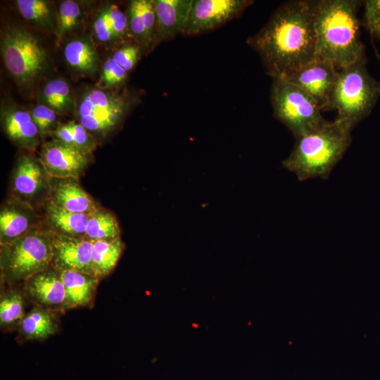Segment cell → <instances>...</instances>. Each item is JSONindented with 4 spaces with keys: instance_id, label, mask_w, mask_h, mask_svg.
Segmentation results:
<instances>
[{
    "instance_id": "6da1fadb",
    "label": "cell",
    "mask_w": 380,
    "mask_h": 380,
    "mask_svg": "<svg viewBox=\"0 0 380 380\" xmlns=\"http://www.w3.org/2000/svg\"><path fill=\"white\" fill-rule=\"evenodd\" d=\"M247 44L272 78L284 77L312 61L317 58L312 1L284 3Z\"/></svg>"
},
{
    "instance_id": "7a4b0ae2",
    "label": "cell",
    "mask_w": 380,
    "mask_h": 380,
    "mask_svg": "<svg viewBox=\"0 0 380 380\" xmlns=\"http://www.w3.org/2000/svg\"><path fill=\"white\" fill-rule=\"evenodd\" d=\"M356 0L312 1L317 57L338 70L365 59Z\"/></svg>"
},
{
    "instance_id": "3957f363",
    "label": "cell",
    "mask_w": 380,
    "mask_h": 380,
    "mask_svg": "<svg viewBox=\"0 0 380 380\" xmlns=\"http://www.w3.org/2000/svg\"><path fill=\"white\" fill-rule=\"evenodd\" d=\"M351 141L350 129L336 120H325L296 139L293 150L282 165L300 182L317 177L327 179Z\"/></svg>"
},
{
    "instance_id": "277c9868",
    "label": "cell",
    "mask_w": 380,
    "mask_h": 380,
    "mask_svg": "<svg viewBox=\"0 0 380 380\" xmlns=\"http://www.w3.org/2000/svg\"><path fill=\"white\" fill-rule=\"evenodd\" d=\"M380 98V82L366 67V58L339 69L329 109H336L339 121L351 131L372 111Z\"/></svg>"
},
{
    "instance_id": "5b68a950",
    "label": "cell",
    "mask_w": 380,
    "mask_h": 380,
    "mask_svg": "<svg viewBox=\"0 0 380 380\" xmlns=\"http://www.w3.org/2000/svg\"><path fill=\"white\" fill-rule=\"evenodd\" d=\"M51 232L34 228L25 235L1 246V275L4 281L27 280L52 263Z\"/></svg>"
},
{
    "instance_id": "8992f818",
    "label": "cell",
    "mask_w": 380,
    "mask_h": 380,
    "mask_svg": "<svg viewBox=\"0 0 380 380\" xmlns=\"http://www.w3.org/2000/svg\"><path fill=\"white\" fill-rule=\"evenodd\" d=\"M270 99L274 116L289 128L296 139L325 121L317 103L283 78H273Z\"/></svg>"
},
{
    "instance_id": "52a82bcc",
    "label": "cell",
    "mask_w": 380,
    "mask_h": 380,
    "mask_svg": "<svg viewBox=\"0 0 380 380\" xmlns=\"http://www.w3.org/2000/svg\"><path fill=\"white\" fill-rule=\"evenodd\" d=\"M1 47L8 71L20 86H32L44 72L46 53L37 38L27 30L18 27L7 30Z\"/></svg>"
},
{
    "instance_id": "ba28073f",
    "label": "cell",
    "mask_w": 380,
    "mask_h": 380,
    "mask_svg": "<svg viewBox=\"0 0 380 380\" xmlns=\"http://www.w3.org/2000/svg\"><path fill=\"white\" fill-rule=\"evenodd\" d=\"M129 106L127 96L94 89L81 97L77 116L89 132L104 136L120 125Z\"/></svg>"
},
{
    "instance_id": "9c48e42d",
    "label": "cell",
    "mask_w": 380,
    "mask_h": 380,
    "mask_svg": "<svg viewBox=\"0 0 380 380\" xmlns=\"http://www.w3.org/2000/svg\"><path fill=\"white\" fill-rule=\"evenodd\" d=\"M252 4L251 0H192L182 34L194 36L215 30L240 16Z\"/></svg>"
},
{
    "instance_id": "30bf717a",
    "label": "cell",
    "mask_w": 380,
    "mask_h": 380,
    "mask_svg": "<svg viewBox=\"0 0 380 380\" xmlns=\"http://www.w3.org/2000/svg\"><path fill=\"white\" fill-rule=\"evenodd\" d=\"M13 197L36 208L49 198L51 177L37 158L23 154L18 157L11 176Z\"/></svg>"
},
{
    "instance_id": "8fae6325",
    "label": "cell",
    "mask_w": 380,
    "mask_h": 380,
    "mask_svg": "<svg viewBox=\"0 0 380 380\" xmlns=\"http://www.w3.org/2000/svg\"><path fill=\"white\" fill-rule=\"evenodd\" d=\"M338 70L318 57L283 78L309 94L322 110H329Z\"/></svg>"
},
{
    "instance_id": "7c38bea8",
    "label": "cell",
    "mask_w": 380,
    "mask_h": 380,
    "mask_svg": "<svg viewBox=\"0 0 380 380\" xmlns=\"http://www.w3.org/2000/svg\"><path fill=\"white\" fill-rule=\"evenodd\" d=\"M90 156L54 138L42 146L39 158L51 177L78 179L88 166Z\"/></svg>"
},
{
    "instance_id": "4fadbf2b",
    "label": "cell",
    "mask_w": 380,
    "mask_h": 380,
    "mask_svg": "<svg viewBox=\"0 0 380 380\" xmlns=\"http://www.w3.org/2000/svg\"><path fill=\"white\" fill-rule=\"evenodd\" d=\"M51 236L53 251L51 265L55 270L77 271L93 275L92 241L86 237L70 238L51 232Z\"/></svg>"
},
{
    "instance_id": "5bb4252c",
    "label": "cell",
    "mask_w": 380,
    "mask_h": 380,
    "mask_svg": "<svg viewBox=\"0 0 380 380\" xmlns=\"http://www.w3.org/2000/svg\"><path fill=\"white\" fill-rule=\"evenodd\" d=\"M36 208L13 196L2 205L0 211L1 246L39 227Z\"/></svg>"
},
{
    "instance_id": "9a60e30c",
    "label": "cell",
    "mask_w": 380,
    "mask_h": 380,
    "mask_svg": "<svg viewBox=\"0 0 380 380\" xmlns=\"http://www.w3.org/2000/svg\"><path fill=\"white\" fill-rule=\"evenodd\" d=\"M70 212L90 214L99 205L81 186L77 179L51 177L49 201Z\"/></svg>"
},
{
    "instance_id": "2e32d148",
    "label": "cell",
    "mask_w": 380,
    "mask_h": 380,
    "mask_svg": "<svg viewBox=\"0 0 380 380\" xmlns=\"http://www.w3.org/2000/svg\"><path fill=\"white\" fill-rule=\"evenodd\" d=\"M192 0H153L156 26V44L182 34Z\"/></svg>"
},
{
    "instance_id": "e0dca14e",
    "label": "cell",
    "mask_w": 380,
    "mask_h": 380,
    "mask_svg": "<svg viewBox=\"0 0 380 380\" xmlns=\"http://www.w3.org/2000/svg\"><path fill=\"white\" fill-rule=\"evenodd\" d=\"M1 121L7 137L18 146L32 150L38 146L41 137L30 111L15 106L5 107L1 109Z\"/></svg>"
},
{
    "instance_id": "ac0fdd59",
    "label": "cell",
    "mask_w": 380,
    "mask_h": 380,
    "mask_svg": "<svg viewBox=\"0 0 380 380\" xmlns=\"http://www.w3.org/2000/svg\"><path fill=\"white\" fill-rule=\"evenodd\" d=\"M27 292L42 307L65 308V289L58 270L47 269L30 277L27 279Z\"/></svg>"
},
{
    "instance_id": "d6986e66",
    "label": "cell",
    "mask_w": 380,
    "mask_h": 380,
    "mask_svg": "<svg viewBox=\"0 0 380 380\" xmlns=\"http://www.w3.org/2000/svg\"><path fill=\"white\" fill-rule=\"evenodd\" d=\"M89 217V214L70 212L49 201L44 204L45 222L49 229L58 235L84 238Z\"/></svg>"
},
{
    "instance_id": "ffe728a7",
    "label": "cell",
    "mask_w": 380,
    "mask_h": 380,
    "mask_svg": "<svg viewBox=\"0 0 380 380\" xmlns=\"http://www.w3.org/2000/svg\"><path fill=\"white\" fill-rule=\"evenodd\" d=\"M58 272L66 293L65 308L84 306L91 302L99 282L97 278L77 271Z\"/></svg>"
},
{
    "instance_id": "44dd1931",
    "label": "cell",
    "mask_w": 380,
    "mask_h": 380,
    "mask_svg": "<svg viewBox=\"0 0 380 380\" xmlns=\"http://www.w3.org/2000/svg\"><path fill=\"white\" fill-rule=\"evenodd\" d=\"M125 245L121 238L93 241L91 272L99 280L109 274L120 258Z\"/></svg>"
},
{
    "instance_id": "7402d4cb",
    "label": "cell",
    "mask_w": 380,
    "mask_h": 380,
    "mask_svg": "<svg viewBox=\"0 0 380 380\" xmlns=\"http://www.w3.org/2000/svg\"><path fill=\"white\" fill-rule=\"evenodd\" d=\"M85 237L92 241L120 238V228L114 214L99 206L89 214Z\"/></svg>"
},
{
    "instance_id": "603a6c76",
    "label": "cell",
    "mask_w": 380,
    "mask_h": 380,
    "mask_svg": "<svg viewBox=\"0 0 380 380\" xmlns=\"http://www.w3.org/2000/svg\"><path fill=\"white\" fill-rule=\"evenodd\" d=\"M20 328L27 339H44L56 332L57 324L49 310L34 308L25 315L20 322Z\"/></svg>"
},
{
    "instance_id": "cb8c5ba5",
    "label": "cell",
    "mask_w": 380,
    "mask_h": 380,
    "mask_svg": "<svg viewBox=\"0 0 380 380\" xmlns=\"http://www.w3.org/2000/svg\"><path fill=\"white\" fill-rule=\"evenodd\" d=\"M64 57L70 67L82 73H92L97 68V53L86 40L75 39L68 42L64 48Z\"/></svg>"
},
{
    "instance_id": "d4e9b609",
    "label": "cell",
    "mask_w": 380,
    "mask_h": 380,
    "mask_svg": "<svg viewBox=\"0 0 380 380\" xmlns=\"http://www.w3.org/2000/svg\"><path fill=\"white\" fill-rule=\"evenodd\" d=\"M42 104L58 114L70 112L74 107V100L70 87L64 80L56 78L47 82L41 91Z\"/></svg>"
},
{
    "instance_id": "484cf974",
    "label": "cell",
    "mask_w": 380,
    "mask_h": 380,
    "mask_svg": "<svg viewBox=\"0 0 380 380\" xmlns=\"http://www.w3.org/2000/svg\"><path fill=\"white\" fill-rule=\"evenodd\" d=\"M17 7L21 15L42 27L52 25L53 13L49 4L42 0H18Z\"/></svg>"
},
{
    "instance_id": "4316f807",
    "label": "cell",
    "mask_w": 380,
    "mask_h": 380,
    "mask_svg": "<svg viewBox=\"0 0 380 380\" xmlns=\"http://www.w3.org/2000/svg\"><path fill=\"white\" fill-rule=\"evenodd\" d=\"M23 300L17 291L5 293L0 301V322L1 326L20 323L24 318Z\"/></svg>"
},
{
    "instance_id": "83f0119b",
    "label": "cell",
    "mask_w": 380,
    "mask_h": 380,
    "mask_svg": "<svg viewBox=\"0 0 380 380\" xmlns=\"http://www.w3.org/2000/svg\"><path fill=\"white\" fill-rule=\"evenodd\" d=\"M80 16L81 8L76 1L65 0L61 4L56 26L58 42L78 25Z\"/></svg>"
},
{
    "instance_id": "f1b7e54d",
    "label": "cell",
    "mask_w": 380,
    "mask_h": 380,
    "mask_svg": "<svg viewBox=\"0 0 380 380\" xmlns=\"http://www.w3.org/2000/svg\"><path fill=\"white\" fill-rule=\"evenodd\" d=\"M127 16L129 32L141 46L149 50L139 0L129 2Z\"/></svg>"
},
{
    "instance_id": "f546056e",
    "label": "cell",
    "mask_w": 380,
    "mask_h": 380,
    "mask_svg": "<svg viewBox=\"0 0 380 380\" xmlns=\"http://www.w3.org/2000/svg\"><path fill=\"white\" fill-rule=\"evenodd\" d=\"M32 119L37 126L41 139H44L48 134L57 127L56 112L44 104H39L33 108L30 111Z\"/></svg>"
},
{
    "instance_id": "4dcf8cb0",
    "label": "cell",
    "mask_w": 380,
    "mask_h": 380,
    "mask_svg": "<svg viewBox=\"0 0 380 380\" xmlns=\"http://www.w3.org/2000/svg\"><path fill=\"white\" fill-rule=\"evenodd\" d=\"M127 77V72L113 58H109L103 64L100 82L103 86L111 87L121 84Z\"/></svg>"
},
{
    "instance_id": "1f68e13d",
    "label": "cell",
    "mask_w": 380,
    "mask_h": 380,
    "mask_svg": "<svg viewBox=\"0 0 380 380\" xmlns=\"http://www.w3.org/2000/svg\"><path fill=\"white\" fill-rule=\"evenodd\" d=\"M363 25L372 37L380 41V0L364 1Z\"/></svg>"
},
{
    "instance_id": "d6a6232c",
    "label": "cell",
    "mask_w": 380,
    "mask_h": 380,
    "mask_svg": "<svg viewBox=\"0 0 380 380\" xmlns=\"http://www.w3.org/2000/svg\"><path fill=\"white\" fill-rule=\"evenodd\" d=\"M149 49L156 45V19L153 0H139Z\"/></svg>"
},
{
    "instance_id": "836d02e7",
    "label": "cell",
    "mask_w": 380,
    "mask_h": 380,
    "mask_svg": "<svg viewBox=\"0 0 380 380\" xmlns=\"http://www.w3.org/2000/svg\"><path fill=\"white\" fill-rule=\"evenodd\" d=\"M141 55L139 44H127L118 49L113 58L127 72L136 65Z\"/></svg>"
},
{
    "instance_id": "e575fe53",
    "label": "cell",
    "mask_w": 380,
    "mask_h": 380,
    "mask_svg": "<svg viewBox=\"0 0 380 380\" xmlns=\"http://www.w3.org/2000/svg\"><path fill=\"white\" fill-rule=\"evenodd\" d=\"M68 123L73 133L75 146L91 154L96 147V141L91 133L79 122L70 121Z\"/></svg>"
},
{
    "instance_id": "d590c367",
    "label": "cell",
    "mask_w": 380,
    "mask_h": 380,
    "mask_svg": "<svg viewBox=\"0 0 380 380\" xmlns=\"http://www.w3.org/2000/svg\"><path fill=\"white\" fill-rule=\"evenodd\" d=\"M106 10L115 38H122L129 31L127 15L116 5H111Z\"/></svg>"
},
{
    "instance_id": "8d00e7d4",
    "label": "cell",
    "mask_w": 380,
    "mask_h": 380,
    "mask_svg": "<svg viewBox=\"0 0 380 380\" xmlns=\"http://www.w3.org/2000/svg\"><path fill=\"white\" fill-rule=\"evenodd\" d=\"M96 38L101 42H108L115 39L107 10L99 13L94 23Z\"/></svg>"
},
{
    "instance_id": "74e56055",
    "label": "cell",
    "mask_w": 380,
    "mask_h": 380,
    "mask_svg": "<svg viewBox=\"0 0 380 380\" xmlns=\"http://www.w3.org/2000/svg\"><path fill=\"white\" fill-rule=\"evenodd\" d=\"M53 134L58 140L75 146L73 133L68 122L67 124L58 125Z\"/></svg>"
}]
</instances>
